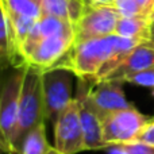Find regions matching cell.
Listing matches in <instances>:
<instances>
[{
	"label": "cell",
	"mask_w": 154,
	"mask_h": 154,
	"mask_svg": "<svg viewBox=\"0 0 154 154\" xmlns=\"http://www.w3.org/2000/svg\"><path fill=\"white\" fill-rule=\"evenodd\" d=\"M141 41L108 35L75 43L69 53L56 65L73 73L76 77L104 80ZM54 68V66H53Z\"/></svg>",
	"instance_id": "cell-1"
},
{
	"label": "cell",
	"mask_w": 154,
	"mask_h": 154,
	"mask_svg": "<svg viewBox=\"0 0 154 154\" xmlns=\"http://www.w3.org/2000/svg\"><path fill=\"white\" fill-rule=\"evenodd\" d=\"M75 45V26L57 16L42 15L20 48L24 65L46 70L56 66Z\"/></svg>",
	"instance_id": "cell-2"
},
{
	"label": "cell",
	"mask_w": 154,
	"mask_h": 154,
	"mask_svg": "<svg viewBox=\"0 0 154 154\" xmlns=\"http://www.w3.org/2000/svg\"><path fill=\"white\" fill-rule=\"evenodd\" d=\"M41 123H45L42 70L26 65L20 99H19L18 125L12 141L14 154H18L24 137Z\"/></svg>",
	"instance_id": "cell-3"
},
{
	"label": "cell",
	"mask_w": 154,
	"mask_h": 154,
	"mask_svg": "<svg viewBox=\"0 0 154 154\" xmlns=\"http://www.w3.org/2000/svg\"><path fill=\"white\" fill-rule=\"evenodd\" d=\"M73 79L76 76L64 68L42 70V91L45 120L54 125L57 118L73 100Z\"/></svg>",
	"instance_id": "cell-4"
},
{
	"label": "cell",
	"mask_w": 154,
	"mask_h": 154,
	"mask_svg": "<svg viewBox=\"0 0 154 154\" xmlns=\"http://www.w3.org/2000/svg\"><path fill=\"white\" fill-rule=\"evenodd\" d=\"M150 119L152 118L145 116L134 106L101 116L104 149L135 141L138 134Z\"/></svg>",
	"instance_id": "cell-5"
},
{
	"label": "cell",
	"mask_w": 154,
	"mask_h": 154,
	"mask_svg": "<svg viewBox=\"0 0 154 154\" xmlns=\"http://www.w3.org/2000/svg\"><path fill=\"white\" fill-rule=\"evenodd\" d=\"M23 76L24 66L15 68L0 88V139L7 147L8 154H14L12 141L18 125L19 99Z\"/></svg>",
	"instance_id": "cell-6"
},
{
	"label": "cell",
	"mask_w": 154,
	"mask_h": 154,
	"mask_svg": "<svg viewBox=\"0 0 154 154\" xmlns=\"http://www.w3.org/2000/svg\"><path fill=\"white\" fill-rule=\"evenodd\" d=\"M76 79L77 88L75 97L79 104L80 119H81L82 131H84L85 150L104 149L101 118L91 96V91L96 80L84 79V77H76Z\"/></svg>",
	"instance_id": "cell-7"
},
{
	"label": "cell",
	"mask_w": 154,
	"mask_h": 154,
	"mask_svg": "<svg viewBox=\"0 0 154 154\" xmlns=\"http://www.w3.org/2000/svg\"><path fill=\"white\" fill-rule=\"evenodd\" d=\"M120 14L109 4H89L75 24V43L114 35Z\"/></svg>",
	"instance_id": "cell-8"
},
{
	"label": "cell",
	"mask_w": 154,
	"mask_h": 154,
	"mask_svg": "<svg viewBox=\"0 0 154 154\" xmlns=\"http://www.w3.org/2000/svg\"><path fill=\"white\" fill-rule=\"evenodd\" d=\"M54 147L62 154H77L85 150L84 131L76 97L54 123Z\"/></svg>",
	"instance_id": "cell-9"
},
{
	"label": "cell",
	"mask_w": 154,
	"mask_h": 154,
	"mask_svg": "<svg viewBox=\"0 0 154 154\" xmlns=\"http://www.w3.org/2000/svg\"><path fill=\"white\" fill-rule=\"evenodd\" d=\"M91 96L100 114V118L109 112L133 106L126 97L122 81H114V80L95 81L91 91Z\"/></svg>",
	"instance_id": "cell-10"
},
{
	"label": "cell",
	"mask_w": 154,
	"mask_h": 154,
	"mask_svg": "<svg viewBox=\"0 0 154 154\" xmlns=\"http://www.w3.org/2000/svg\"><path fill=\"white\" fill-rule=\"evenodd\" d=\"M152 68H154V48L147 41L135 46L104 80L126 82V80L130 76Z\"/></svg>",
	"instance_id": "cell-11"
},
{
	"label": "cell",
	"mask_w": 154,
	"mask_h": 154,
	"mask_svg": "<svg viewBox=\"0 0 154 154\" xmlns=\"http://www.w3.org/2000/svg\"><path fill=\"white\" fill-rule=\"evenodd\" d=\"M87 7V0H42V15L57 16L75 26Z\"/></svg>",
	"instance_id": "cell-12"
},
{
	"label": "cell",
	"mask_w": 154,
	"mask_h": 154,
	"mask_svg": "<svg viewBox=\"0 0 154 154\" xmlns=\"http://www.w3.org/2000/svg\"><path fill=\"white\" fill-rule=\"evenodd\" d=\"M153 24L154 22L145 18V16L120 18L118 22L115 34L119 37L141 41V42H147L152 38Z\"/></svg>",
	"instance_id": "cell-13"
},
{
	"label": "cell",
	"mask_w": 154,
	"mask_h": 154,
	"mask_svg": "<svg viewBox=\"0 0 154 154\" xmlns=\"http://www.w3.org/2000/svg\"><path fill=\"white\" fill-rule=\"evenodd\" d=\"M12 65L14 68H23L20 58L16 53L8 22L0 8V68Z\"/></svg>",
	"instance_id": "cell-14"
},
{
	"label": "cell",
	"mask_w": 154,
	"mask_h": 154,
	"mask_svg": "<svg viewBox=\"0 0 154 154\" xmlns=\"http://www.w3.org/2000/svg\"><path fill=\"white\" fill-rule=\"evenodd\" d=\"M5 18L38 20L42 16V0H5Z\"/></svg>",
	"instance_id": "cell-15"
},
{
	"label": "cell",
	"mask_w": 154,
	"mask_h": 154,
	"mask_svg": "<svg viewBox=\"0 0 154 154\" xmlns=\"http://www.w3.org/2000/svg\"><path fill=\"white\" fill-rule=\"evenodd\" d=\"M50 147L46 138L45 123H41L24 137L18 154H46Z\"/></svg>",
	"instance_id": "cell-16"
},
{
	"label": "cell",
	"mask_w": 154,
	"mask_h": 154,
	"mask_svg": "<svg viewBox=\"0 0 154 154\" xmlns=\"http://www.w3.org/2000/svg\"><path fill=\"white\" fill-rule=\"evenodd\" d=\"M112 7L120 14L122 18H131V16H143L138 3L135 0H115ZM146 18V16H145Z\"/></svg>",
	"instance_id": "cell-17"
},
{
	"label": "cell",
	"mask_w": 154,
	"mask_h": 154,
	"mask_svg": "<svg viewBox=\"0 0 154 154\" xmlns=\"http://www.w3.org/2000/svg\"><path fill=\"white\" fill-rule=\"evenodd\" d=\"M126 82L141 85V87L154 88V68L142 70V72H138V73H135V75L130 76L127 80H126Z\"/></svg>",
	"instance_id": "cell-18"
},
{
	"label": "cell",
	"mask_w": 154,
	"mask_h": 154,
	"mask_svg": "<svg viewBox=\"0 0 154 154\" xmlns=\"http://www.w3.org/2000/svg\"><path fill=\"white\" fill-rule=\"evenodd\" d=\"M128 154H154V146L141 141H131L126 143H119Z\"/></svg>",
	"instance_id": "cell-19"
},
{
	"label": "cell",
	"mask_w": 154,
	"mask_h": 154,
	"mask_svg": "<svg viewBox=\"0 0 154 154\" xmlns=\"http://www.w3.org/2000/svg\"><path fill=\"white\" fill-rule=\"evenodd\" d=\"M135 141H141V142H145V143H149L154 146V119L153 118L145 125V127L138 134Z\"/></svg>",
	"instance_id": "cell-20"
},
{
	"label": "cell",
	"mask_w": 154,
	"mask_h": 154,
	"mask_svg": "<svg viewBox=\"0 0 154 154\" xmlns=\"http://www.w3.org/2000/svg\"><path fill=\"white\" fill-rule=\"evenodd\" d=\"M141 8L143 16L154 22V0H135Z\"/></svg>",
	"instance_id": "cell-21"
},
{
	"label": "cell",
	"mask_w": 154,
	"mask_h": 154,
	"mask_svg": "<svg viewBox=\"0 0 154 154\" xmlns=\"http://www.w3.org/2000/svg\"><path fill=\"white\" fill-rule=\"evenodd\" d=\"M89 4H109L111 5L115 0H87Z\"/></svg>",
	"instance_id": "cell-22"
},
{
	"label": "cell",
	"mask_w": 154,
	"mask_h": 154,
	"mask_svg": "<svg viewBox=\"0 0 154 154\" xmlns=\"http://www.w3.org/2000/svg\"><path fill=\"white\" fill-rule=\"evenodd\" d=\"M0 154H8L7 147H5V145L2 142V139H0Z\"/></svg>",
	"instance_id": "cell-23"
},
{
	"label": "cell",
	"mask_w": 154,
	"mask_h": 154,
	"mask_svg": "<svg viewBox=\"0 0 154 154\" xmlns=\"http://www.w3.org/2000/svg\"><path fill=\"white\" fill-rule=\"evenodd\" d=\"M46 154H62V153L60 152L58 149H56L54 146H51V147H50V150H49V152L46 153Z\"/></svg>",
	"instance_id": "cell-24"
},
{
	"label": "cell",
	"mask_w": 154,
	"mask_h": 154,
	"mask_svg": "<svg viewBox=\"0 0 154 154\" xmlns=\"http://www.w3.org/2000/svg\"><path fill=\"white\" fill-rule=\"evenodd\" d=\"M0 8L3 10V12H5V0H0Z\"/></svg>",
	"instance_id": "cell-25"
},
{
	"label": "cell",
	"mask_w": 154,
	"mask_h": 154,
	"mask_svg": "<svg viewBox=\"0 0 154 154\" xmlns=\"http://www.w3.org/2000/svg\"><path fill=\"white\" fill-rule=\"evenodd\" d=\"M150 43H152V46L154 48V27H153V31H152V38H150V41H149Z\"/></svg>",
	"instance_id": "cell-26"
},
{
	"label": "cell",
	"mask_w": 154,
	"mask_h": 154,
	"mask_svg": "<svg viewBox=\"0 0 154 154\" xmlns=\"http://www.w3.org/2000/svg\"><path fill=\"white\" fill-rule=\"evenodd\" d=\"M153 96H154V88H153ZM153 119H154V116H153Z\"/></svg>",
	"instance_id": "cell-27"
},
{
	"label": "cell",
	"mask_w": 154,
	"mask_h": 154,
	"mask_svg": "<svg viewBox=\"0 0 154 154\" xmlns=\"http://www.w3.org/2000/svg\"><path fill=\"white\" fill-rule=\"evenodd\" d=\"M153 27H154V24H153Z\"/></svg>",
	"instance_id": "cell-28"
}]
</instances>
